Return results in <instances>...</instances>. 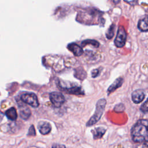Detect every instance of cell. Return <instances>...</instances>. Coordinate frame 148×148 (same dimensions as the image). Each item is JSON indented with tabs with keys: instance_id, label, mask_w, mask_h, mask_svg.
<instances>
[{
	"instance_id": "1",
	"label": "cell",
	"mask_w": 148,
	"mask_h": 148,
	"mask_svg": "<svg viewBox=\"0 0 148 148\" xmlns=\"http://www.w3.org/2000/svg\"><path fill=\"white\" fill-rule=\"evenodd\" d=\"M132 139L135 142L148 140V120H140L133 127L131 131Z\"/></svg>"
},
{
	"instance_id": "2",
	"label": "cell",
	"mask_w": 148,
	"mask_h": 148,
	"mask_svg": "<svg viewBox=\"0 0 148 148\" xmlns=\"http://www.w3.org/2000/svg\"><path fill=\"white\" fill-rule=\"evenodd\" d=\"M106 104V101L105 99H101L98 101L96 104L95 113L87 122V126H91L94 125L100 119L103 113Z\"/></svg>"
},
{
	"instance_id": "3",
	"label": "cell",
	"mask_w": 148,
	"mask_h": 148,
	"mask_svg": "<svg viewBox=\"0 0 148 148\" xmlns=\"http://www.w3.org/2000/svg\"><path fill=\"white\" fill-rule=\"evenodd\" d=\"M21 100L27 103L28 105H30L32 108H38L39 106V102L36 95L32 92H25L23 94L21 95Z\"/></svg>"
},
{
	"instance_id": "4",
	"label": "cell",
	"mask_w": 148,
	"mask_h": 148,
	"mask_svg": "<svg viewBox=\"0 0 148 148\" xmlns=\"http://www.w3.org/2000/svg\"><path fill=\"white\" fill-rule=\"evenodd\" d=\"M127 38V34L124 28L120 26L118 28L117 34L114 40V44L117 47H122L125 43Z\"/></svg>"
},
{
	"instance_id": "5",
	"label": "cell",
	"mask_w": 148,
	"mask_h": 148,
	"mask_svg": "<svg viewBox=\"0 0 148 148\" xmlns=\"http://www.w3.org/2000/svg\"><path fill=\"white\" fill-rule=\"evenodd\" d=\"M49 97L51 103L55 107H60L65 102L64 96L61 92H52L50 94Z\"/></svg>"
},
{
	"instance_id": "6",
	"label": "cell",
	"mask_w": 148,
	"mask_h": 148,
	"mask_svg": "<svg viewBox=\"0 0 148 148\" xmlns=\"http://www.w3.org/2000/svg\"><path fill=\"white\" fill-rule=\"evenodd\" d=\"M145 98V93L142 90H136L132 94V100L135 103L141 102Z\"/></svg>"
},
{
	"instance_id": "7",
	"label": "cell",
	"mask_w": 148,
	"mask_h": 148,
	"mask_svg": "<svg viewBox=\"0 0 148 148\" xmlns=\"http://www.w3.org/2000/svg\"><path fill=\"white\" fill-rule=\"evenodd\" d=\"M38 129L39 132L43 135H46L49 134L51 130V127L50 123L46 121H42L39 123Z\"/></svg>"
},
{
	"instance_id": "8",
	"label": "cell",
	"mask_w": 148,
	"mask_h": 148,
	"mask_svg": "<svg viewBox=\"0 0 148 148\" xmlns=\"http://www.w3.org/2000/svg\"><path fill=\"white\" fill-rule=\"evenodd\" d=\"M68 48L73 53L75 56H80L83 53V50L82 48L76 43H72L69 44L68 46Z\"/></svg>"
},
{
	"instance_id": "9",
	"label": "cell",
	"mask_w": 148,
	"mask_h": 148,
	"mask_svg": "<svg viewBox=\"0 0 148 148\" xmlns=\"http://www.w3.org/2000/svg\"><path fill=\"white\" fill-rule=\"evenodd\" d=\"M18 108L20 110V117L24 120L28 119L31 115V110L26 105H21L18 106Z\"/></svg>"
},
{
	"instance_id": "10",
	"label": "cell",
	"mask_w": 148,
	"mask_h": 148,
	"mask_svg": "<svg viewBox=\"0 0 148 148\" xmlns=\"http://www.w3.org/2000/svg\"><path fill=\"white\" fill-rule=\"evenodd\" d=\"M123 83V79L121 77H119L117 78L113 83L112 85H110L108 89V93L112 92L114 91L115 90H116L117 88L120 87Z\"/></svg>"
},
{
	"instance_id": "11",
	"label": "cell",
	"mask_w": 148,
	"mask_h": 148,
	"mask_svg": "<svg viewBox=\"0 0 148 148\" xmlns=\"http://www.w3.org/2000/svg\"><path fill=\"white\" fill-rule=\"evenodd\" d=\"M5 114H6V117L10 120H16V119L17 117V114L16 110L13 107L8 109L6 111Z\"/></svg>"
},
{
	"instance_id": "12",
	"label": "cell",
	"mask_w": 148,
	"mask_h": 148,
	"mask_svg": "<svg viewBox=\"0 0 148 148\" xmlns=\"http://www.w3.org/2000/svg\"><path fill=\"white\" fill-rule=\"evenodd\" d=\"M138 28L141 31H148V18L145 17L139 20L138 25Z\"/></svg>"
},
{
	"instance_id": "13",
	"label": "cell",
	"mask_w": 148,
	"mask_h": 148,
	"mask_svg": "<svg viewBox=\"0 0 148 148\" xmlns=\"http://www.w3.org/2000/svg\"><path fill=\"white\" fill-rule=\"evenodd\" d=\"M106 130L102 127H98L95 128L93 131V136L94 139L101 138L105 134Z\"/></svg>"
},
{
	"instance_id": "14",
	"label": "cell",
	"mask_w": 148,
	"mask_h": 148,
	"mask_svg": "<svg viewBox=\"0 0 148 148\" xmlns=\"http://www.w3.org/2000/svg\"><path fill=\"white\" fill-rule=\"evenodd\" d=\"M66 92L70 94H83L84 92L83 90L81 88V87H74L70 88L69 89H66Z\"/></svg>"
},
{
	"instance_id": "15",
	"label": "cell",
	"mask_w": 148,
	"mask_h": 148,
	"mask_svg": "<svg viewBox=\"0 0 148 148\" xmlns=\"http://www.w3.org/2000/svg\"><path fill=\"white\" fill-rule=\"evenodd\" d=\"M114 24H113L109 27V29H108L106 33V36L107 38L109 39H111L114 35Z\"/></svg>"
},
{
	"instance_id": "16",
	"label": "cell",
	"mask_w": 148,
	"mask_h": 148,
	"mask_svg": "<svg viewBox=\"0 0 148 148\" xmlns=\"http://www.w3.org/2000/svg\"><path fill=\"white\" fill-rule=\"evenodd\" d=\"M88 44H91L95 47H98L99 45V43L97 41L95 40H91V39H87V40H84L82 43V46H84Z\"/></svg>"
},
{
	"instance_id": "17",
	"label": "cell",
	"mask_w": 148,
	"mask_h": 148,
	"mask_svg": "<svg viewBox=\"0 0 148 148\" xmlns=\"http://www.w3.org/2000/svg\"><path fill=\"white\" fill-rule=\"evenodd\" d=\"M140 110L144 113L148 112V98L146 101L141 106Z\"/></svg>"
},
{
	"instance_id": "18",
	"label": "cell",
	"mask_w": 148,
	"mask_h": 148,
	"mask_svg": "<svg viewBox=\"0 0 148 148\" xmlns=\"http://www.w3.org/2000/svg\"><path fill=\"white\" fill-rule=\"evenodd\" d=\"M28 135L30 136H35V130L34 129V127L33 125H31V127L29 128L28 132Z\"/></svg>"
},
{
	"instance_id": "19",
	"label": "cell",
	"mask_w": 148,
	"mask_h": 148,
	"mask_svg": "<svg viewBox=\"0 0 148 148\" xmlns=\"http://www.w3.org/2000/svg\"><path fill=\"white\" fill-rule=\"evenodd\" d=\"M52 148H65V146L63 145H61V144L55 143V144L53 145Z\"/></svg>"
},
{
	"instance_id": "20",
	"label": "cell",
	"mask_w": 148,
	"mask_h": 148,
	"mask_svg": "<svg viewBox=\"0 0 148 148\" xmlns=\"http://www.w3.org/2000/svg\"><path fill=\"white\" fill-rule=\"evenodd\" d=\"M99 73V71L98 69H94L92 71V76L93 77H95L96 76H97V75H98Z\"/></svg>"
},
{
	"instance_id": "21",
	"label": "cell",
	"mask_w": 148,
	"mask_h": 148,
	"mask_svg": "<svg viewBox=\"0 0 148 148\" xmlns=\"http://www.w3.org/2000/svg\"><path fill=\"white\" fill-rule=\"evenodd\" d=\"M3 116H4L3 113L1 111H0V122L2 121V120L3 117Z\"/></svg>"
},
{
	"instance_id": "22",
	"label": "cell",
	"mask_w": 148,
	"mask_h": 148,
	"mask_svg": "<svg viewBox=\"0 0 148 148\" xmlns=\"http://www.w3.org/2000/svg\"><path fill=\"white\" fill-rule=\"evenodd\" d=\"M147 18H148V16H147Z\"/></svg>"
}]
</instances>
